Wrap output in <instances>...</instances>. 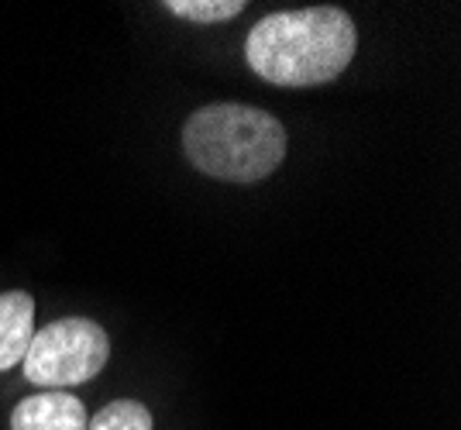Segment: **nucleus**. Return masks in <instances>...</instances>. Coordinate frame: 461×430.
<instances>
[{
	"label": "nucleus",
	"instance_id": "obj_3",
	"mask_svg": "<svg viewBox=\"0 0 461 430\" xmlns=\"http://www.w3.org/2000/svg\"><path fill=\"white\" fill-rule=\"evenodd\" d=\"M111 358L107 331L86 317H62L41 327L21 358L24 379L41 390H69L100 375Z\"/></svg>",
	"mask_w": 461,
	"mask_h": 430
},
{
	"label": "nucleus",
	"instance_id": "obj_6",
	"mask_svg": "<svg viewBox=\"0 0 461 430\" xmlns=\"http://www.w3.org/2000/svg\"><path fill=\"white\" fill-rule=\"evenodd\" d=\"M86 430H152V410L138 399H114L86 424Z\"/></svg>",
	"mask_w": 461,
	"mask_h": 430
},
{
	"label": "nucleus",
	"instance_id": "obj_2",
	"mask_svg": "<svg viewBox=\"0 0 461 430\" xmlns=\"http://www.w3.org/2000/svg\"><path fill=\"white\" fill-rule=\"evenodd\" d=\"M183 152L203 176L258 183L283 166L286 128L251 103H207L183 124Z\"/></svg>",
	"mask_w": 461,
	"mask_h": 430
},
{
	"label": "nucleus",
	"instance_id": "obj_1",
	"mask_svg": "<svg viewBox=\"0 0 461 430\" xmlns=\"http://www.w3.org/2000/svg\"><path fill=\"white\" fill-rule=\"evenodd\" d=\"M358 52L355 21L341 7L266 14L245 39L251 73L272 86H321L345 73Z\"/></svg>",
	"mask_w": 461,
	"mask_h": 430
},
{
	"label": "nucleus",
	"instance_id": "obj_7",
	"mask_svg": "<svg viewBox=\"0 0 461 430\" xmlns=\"http://www.w3.org/2000/svg\"><path fill=\"white\" fill-rule=\"evenodd\" d=\"M166 11H173L176 18L196 21V24H217V21H230L245 11L241 0H169Z\"/></svg>",
	"mask_w": 461,
	"mask_h": 430
},
{
	"label": "nucleus",
	"instance_id": "obj_4",
	"mask_svg": "<svg viewBox=\"0 0 461 430\" xmlns=\"http://www.w3.org/2000/svg\"><path fill=\"white\" fill-rule=\"evenodd\" d=\"M90 417L79 396L45 390L24 396L11 413V430H86Z\"/></svg>",
	"mask_w": 461,
	"mask_h": 430
},
{
	"label": "nucleus",
	"instance_id": "obj_5",
	"mask_svg": "<svg viewBox=\"0 0 461 430\" xmlns=\"http://www.w3.org/2000/svg\"><path fill=\"white\" fill-rule=\"evenodd\" d=\"M35 337V300L28 290L0 293V372L14 369Z\"/></svg>",
	"mask_w": 461,
	"mask_h": 430
}]
</instances>
